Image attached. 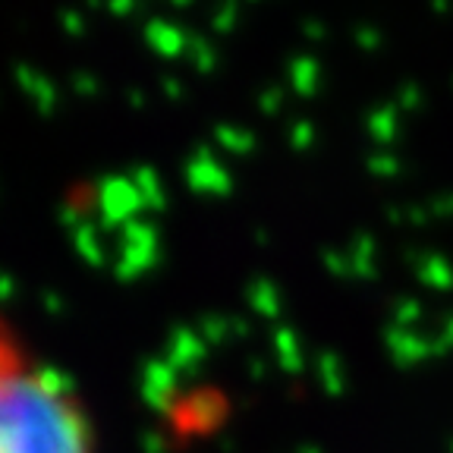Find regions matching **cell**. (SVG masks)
<instances>
[{
	"instance_id": "obj_15",
	"label": "cell",
	"mask_w": 453,
	"mask_h": 453,
	"mask_svg": "<svg viewBox=\"0 0 453 453\" xmlns=\"http://www.w3.org/2000/svg\"><path fill=\"white\" fill-rule=\"evenodd\" d=\"M142 447H145V453H161L164 441L157 438V434H145V438H142Z\"/></svg>"
},
{
	"instance_id": "obj_18",
	"label": "cell",
	"mask_w": 453,
	"mask_h": 453,
	"mask_svg": "<svg viewBox=\"0 0 453 453\" xmlns=\"http://www.w3.org/2000/svg\"><path fill=\"white\" fill-rule=\"evenodd\" d=\"M107 10L117 16H127V13H133V4H129V0H113V4H107Z\"/></svg>"
},
{
	"instance_id": "obj_8",
	"label": "cell",
	"mask_w": 453,
	"mask_h": 453,
	"mask_svg": "<svg viewBox=\"0 0 453 453\" xmlns=\"http://www.w3.org/2000/svg\"><path fill=\"white\" fill-rule=\"evenodd\" d=\"M135 186H139L142 198H145V205H151V208L164 205V196H161V189H157V173H155V170H149V167L135 170Z\"/></svg>"
},
{
	"instance_id": "obj_19",
	"label": "cell",
	"mask_w": 453,
	"mask_h": 453,
	"mask_svg": "<svg viewBox=\"0 0 453 453\" xmlns=\"http://www.w3.org/2000/svg\"><path fill=\"white\" fill-rule=\"evenodd\" d=\"M129 104H133V107H142V92H133V95H129Z\"/></svg>"
},
{
	"instance_id": "obj_7",
	"label": "cell",
	"mask_w": 453,
	"mask_h": 453,
	"mask_svg": "<svg viewBox=\"0 0 453 453\" xmlns=\"http://www.w3.org/2000/svg\"><path fill=\"white\" fill-rule=\"evenodd\" d=\"M145 38H149L151 44H155L161 54L173 57L180 54V32L173 26H167V22H149V28H145Z\"/></svg>"
},
{
	"instance_id": "obj_16",
	"label": "cell",
	"mask_w": 453,
	"mask_h": 453,
	"mask_svg": "<svg viewBox=\"0 0 453 453\" xmlns=\"http://www.w3.org/2000/svg\"><path fill=\"white\" fill-rule=\"evenodd\" d=\"M10 296H13V277L0 274V303H7Z\"/></svg>"
},
{
	"instance_id": "obj_17",
	"label": "cell",
	"mask_w": 453,
	"mask_h": 453,
	"mask_svg": "<svg viewBox=\"0 0 453 453\" xmlns=\"http://www.w3.org/2000/svg\"><path fill=\"white\" fill-rule=\"evenodd\" d=\"M42 305H44L48 311H54V315H57L60 309H64V303H60V296H57V293H44V296H42Z\"/></svg>"
},
{
	"instance_id": "obj_14",
	"label": "cell",
	"mask_w": 453,
	"mask_h": 453,
	"mask_svg": "<svg viewBox=\"0 0 453 453\" xmlns=\"http://www.w3.org/2000/svg\"><path fill=\"white\" fill-rule=\"evenodd\" d=\"M60 224L70 226V230H76V226H82V224H85V220H82V211H79L76 205H66L64 211H60Z\"/></svg>"
},
{
	"instance_id": "obj_3",
	"label": "cell",
	"mask_w": 453,
	"mask_h": 453,
	"mask_svg": "<svg viewBox=\"0 0 453 453\" xmlns=\"http://www.w3.org/2000/svg\"><path fill=\"white\" fill-rule=\"evenodd\" d=\"M177 388V375H173V368L167 362H151L145 365V384H142V396H145V403L157 412H167L170 410V394Z\"/></svg>"
},
{
	"instance_id": "obj_5",
	"label": "cell",
	"mask_w": 453,
	"mask_h": 453,
	"mask_svg": "<svg viewBox=\"0 0 453 453\" xmlns=\"http://www.w3.org/2000/svg\"><path fill=\"white\" fill-rule=\"evenodd\" d=\"M73 242H76V252L82 255L88 265H104V249L98 242V226L85 220L82 226L73 230Z\"/></svg>"
},
{
	"instance_id": "obj_4",
	"label": "cell",
	"mask_w": 453,
	"mask_h": 453,
	"mask_svg": "<svg viewBox=\"0 0 453 453\" xmlns=\"http://www.w3.org/2000/svg\"><path fill=\"white\" fill-rule=\"evenodd\" d=\"M155 262V246H120V258H117V277L120 280H133L142 271Z\"/></svg>"
},
{
	"instance_id": "obj_6",
	"label": "cell",
	"mask_w": 453,
	"mask_h": 453,
	"mask_svg": "<svg viewBox=\"0 0 453 453\" xmlns=\"http://www.w3.org/2000/svg\"><path fill=\"white\" fill-rule=\"evenodd\" d=\"M35 381H38V388H42L44 394L57 396V400H64V396L73 390V378L66 375L64 368H57V365H42L35 372Z\"/></svg>"
},
{
	"instance_id": "obj_2",
	"label": "cell",
	"mask_w": 453,
	"mask_h": 453,
	"mask_svg": "<svg viewBox=\"0 0 453 453\" xmlns=\"http://www.w3.org/2000/svg\"><path fill=\"white\" fill-rule=\"evenodd\" d=\"M142 205H145V198H142L135 180L104 177L98 183V224L104 230H117V226L129 224Z\"/></svg>"
},
{
	"instance_id": "obj_11",
	"label": "cell",
	"mask_w": 453,
	"mask_h": 453,
	"mask_svg": "<svg viewBox=\"0 0 453 453\" xmlns=\"http://www.w3.org/2000/svg\"><path fill=\"white\" fill-rule=\"evenodd\" d=\"M73 88H76L79 95H85V98H92V95H98V79H95L92 73H76V76H73Z\"/></svg>"
},
{
	"instance_id": "obj_1",
	"label": "cell",
	"mask_w": 453,
	"mask_h": 453,
	"mask_svg": "<svg viewBox=\"0 0 453 453\" xmlns=\"http://www.w3.org/2000/svg\"><path fill=\"white\" fill-rule=\"evenodd\" d=\"M0 453H88V432L79 410L44 394L35 375L0 365Z\"/></svg>"
},
{
	"instance_id": "obj_10",
	"label": "cell",
	"mask_w": 453,
	"mask_h": 453,
	"mask_svg": "<svg viewBox=\"0 0 453 453\" xmlns=\"http://www.w3.org/2000/svg\"><path fill=\"white\" fill-rule=\"evenodd\" d=\"M192 356H196V340H192L189 334L180 331L177 340H173V353H170V359L177 362V365H186Z\"/></svg>"
},
{
	"instance_id": "obj_9",
	"label": "cell",
	"mask_w": 453,
	"mask_h": 453,
	"mask_svg": "<svg viewBox=\"0 0 453 453\" xmlns=\"http://www.w3.org/2000/svg\"><path fill=\"white\" fill-rule=\"evenodd\" d=\"M32 98H35L38 111L50 113L57 107V88H54V82H50L48 76H42V79H38V85H35V92H32Z\"/></svg>"
},
{
	"instance_id": "obj_13",
	"label": "cell",
	"mask_w": 453,
	"mask_h": 453,
	"mask_svg": "<svg viewBox=\"0 0 453 453\" xmlns=\"http://www.w3.org/2000/svg\"><path fill=\"white\" fill-rule=\"evenodd\" d=\"M38 79H42V76H38V73L32 70V66H16V82H19V85H22V88H26L28 95L35 92Z\"/></svg>"
},
{
	"instance_id": "obj_12",
	"label": "cell",
	"mask_w": 453,
	"mask_h": 453,
	"mask_svg": "<svg viewBox=\"0 0 453 453\" xmlns=\"http://www.w3.org/2000/svg\"><path fill=\"white\" fill-rule=\"evenodd\" d=\"M60 22H64L66 35H82V32H85V22H82V16H79L76 10H66V13L60 16Z\"/></svg>"
}]
</instances>
